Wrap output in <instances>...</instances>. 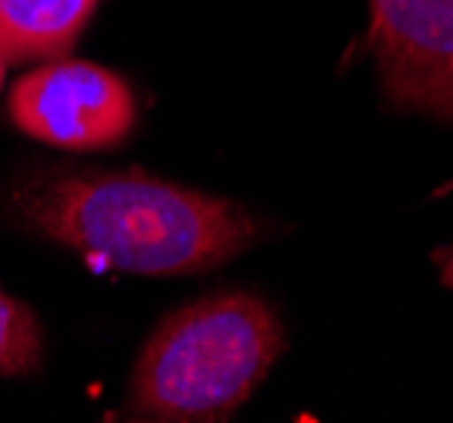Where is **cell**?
I'll use <instances>...</instances> for the list:
<instances>
[{
    "mask_svg": "<svg viewBox=\"0 0 453 423\" xmlns=\"http://www.w3.org/2000/svg\"><path fill=\"white\" fill-rule=\"evenodd\" d=\"M284 352V326L261 295L213 291L152 328L129 380L142 420L210 423L230 417Z\"/></svg>",
    "mask_w": 453,
    "mask_h": 423,
    "instance_id": "7a4b0ae2",
    "label": "cell"
},
{
    "mask_svg": "<svg viewBox=\"0 0 453 423\" xmlns=\"http://www.w3.org/2000/svg\"><path fill=\"white\" fill-rule=\"evenodd\" d=\"M7 116L20 133L72 153H105L135 129L139 105L126 78L92 61L55 58L11 85Z\"/></svg>",
    "mask_w": 453,
    "mask_h": 423,
    "instance_id": "3957f363",
    "label": "cell"
},
{
    "mask_svg": "<svg viewBox=\"0 0 453 423\" xmlns=\"http://www.w3.org/2000/svg\"><path fill=\"white\" fill-rule=\"evenodd\" d=\"M44 332L20 298L0 291V376H27L41 365Z\"/></svg>",
    "mask_w": 453,
    "mask_h": 423,
    "instance_id": "8992f818",
    "label": "cell"
},
{
    "mask_svg": "<svg viewBox=\"0 0 453 423\" xmlns=\"http://www.w3.org/2000/svg\"><path fill=\"white\" fill-rule=\"evenodd\" d=\"M4 72H7V61H4V55H0V88H4Z\"/></svg>",
    "mask_w": 453,
    "mask_h": 423,
    "instance_id": "ba28073f",
    "label": "cell"
},
{
    "mask_svg": "<svg viewBox=\"0 0 453 423\" xmlns=\"http://www.w3.org/2000/svg\"><path fill=\"white\" fill-rule=\"evenodd\" d=\"M95 7L98 0H0V55L7 65L65 58Z\"/></svg>",
    "mask_w": 453,
    "mask_h": 423,
    "instance_id": "5b68a950",
    "label": "cell"
},
{
    "mask_svg": "<svg viewBox=\"0 0 453 423\" xmlns=\"http://www.w3.org/2000/svg\"><path fill=\"white\" fill-rule=\"evenodd\" d=\"M369 51L396 109L453 122V0H369Z\"/></svg>",
    "mask_w": 453,
    "mask_h": 423,
    "instance_id": "277c9868",
    "label": "cell"
},
{
    "mask_svg": "<svg viewBox=\"0 0 453 423\" xmlns=\"http://www.w3.org/2000/svg\"><path fill=\"white\" fill-rule=\"evenodd\" d=\"M434 265H436V274H440V281H443L447 288H453V241L434 250Z\"/></svg>",
    "mask_w": 453,
    "mask_h": 423,
    "instance_id": "52a82bcc",
    "label": "cell"
},
{
    "mask_svg": "<svg viewBox=\"0 0 453 423\" xmlns=\"http://www.w3.org/2000/svg\"><path fill=\"white\" fill-rule=\"evenodd\" d=\"M18 213L98 271L203 274L244 254L261 224L237 200L139 170H51L14 190Z\"/></svg>",
    "mask_w": 453,
    "mask_h": 423,
    "instance_id": "6da1fadb",
    "label": "cell"
}]
</instances>
